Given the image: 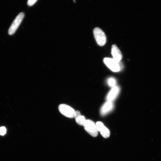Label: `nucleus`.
Segmentation results:
<instances>
[{
  "label": "nucleus",
  "instance_id": "f8f14e48",
  "mask_svg": "<svg viewBox=\"0 0 161 161\" xmlns=\"http://www.w3.org/2000/svg\"><path fill=\"white\" fill-rule=\"evenodd\" d=\"M7 130L4 127H1L0 128V135L1 136H3L6 133Z\"/></svg>",
  "mask_w": 161,
  "mask_h": 161
},
{
  "label": "nucleus",
  "instance_id": "9b49d317",
  "mask_svg": "<svg viewBox=\"0 0 161 161\" xmlns=\"http://www.w3.org/2000/svg\"><path fill=\"white\" fill-rule=\"evenodd\" d=\"M108 84L110 86L114 87L116 86V80L114 78H109L108 80Z\"/></svg>",
  "mask_w": 161,
  "mask_h": 161
},
{
  "label": "nucleus",
  "instance_id": "f03ea898",
  "mask_svg": "<svg viewBox=\"0 0 161 161\" xmlns=\"http://www.w3.org/2000/svg\"><path fill=\"white\" fill-rule=\"evenodd\" d=\"M59 110L64 116L69 118L75 117L76 111L70 106L65 104H60L59 106Z\"/></svg>",
  "mask_w": 161,
  "mask_h": 161
},
{
  "label": "nucleus",
  "instance_id": "6e6552de",
  "mask_svg": "<svg viewBox=\"0 0 161 161\" xmlns=\"http://www.w3.org/2000/svg\"><path fill=\"white\" fill-rule=\"evenodd\" d=\"M114 104L112 102H107L102 106L100 110V114L102 116H105L113 109Z\"/></svg>",
  "mask_w": 161,
  "mask_h": 161
},
{
  "label": "nucleus",
  "instance_id": "20e7f679",
  "mask_svg": "<svg viewBox=\"0 0 161 161\" xmlns=\"http://www.w3.org/2000/svg\"><path fill=\"white\" fill-rule=\"evenodd\" d=\"M25 17V14L23 13H20L18 15L12 23L8 30V34L10 35H14L16 30L19 28Z\"/></svg>",
  "mask_w": 161,
  "mask_h": 161
},
{
  "label": "nucleus",
  "instance_id": "39448f33",
  "mask_svg": "<svg viewBox=\"0 0 161 161\" xmlns=\"http://www.w3.org/2000/svg\"><path fill=\"white\" fill-rule=\"evenodd\" d=\"M84 126L86 131L91 136L93 137L97 136L98 131L97 129L96 124L92 121L86 120Z\"/></svg>",
  "mask_w": 161,
  "mask_h": 161
},
{
  "label": "nucleus",
  "instance_id": "9d476101",
  "mask_svg": "<svg viewBox=\"0 0 161 161\" xmlns=\"http://www.w3.org/2000/svg\"><path fill=\"white\" fill-rule=\"evenodd\" d=\"M100 132L104 138H106L109 137L110 135V131L105 126L102 128Z\"/></svg>",
  "mask_w": 161,
  "mask_h": 161
},
{
  "label": "nucleus",
  "instance_id": "7ed1b4c3",
  "mask_svg": "<svg viewBox=\"0 0 161 161\" xmlns=\"http://www.w3.org/2000/svg\"><path fill=\"white\" fill-rule=\"evenodd\" d=\"M103 61L104 64L112 71L114 72L120 71L121 68L119 62H117L113 58H104Z\"/></svg>",
  "mask_w": 161,
  "mask_h": 161
},
{
  "label": "nucleus",
  "instance_id": "1a4fd4ad",
  "mask_svg": "<svg viewBox=\"0 0 161 161\" xmlns=\"http://www.w3.org/2000/svg\"><path fill=\"white\" fill-rule=\"evenodd\" d=\"M75 118L76 122L77 123V124L80 125H84L86 120L85 117L81 115L79 111H76Z\"/></svg>",
  "mask_w": 161,
  "mask_h": 161
},
{
  "label": "nucleus",
  "instance_id": "0eeeda50",
  "mask_svg": "<svg viewBox=\"0 0 161 161\" xmlns=\"http://www.w3.org/2000/svg\"><path fill=\"white\" fill-rule=\"evenodd\" d=\"M112 55L113 59L116 61L120 62L122 59V52L116 45H114L112 47Z\"/></svg>",
  "mask_w": 161,
  "mask_h": 161
},
{
  "label": "nucleus",
  "instance_id": "ddd939ff",
  "mask_svg": "<svg viewBox=\"0 0 161 161\" xmlns=\"http://www.w3.org/2000/svg\"><path fill=\"white\" fill-rule=\"evenodd\" d=\"M37 0H28L27 4L29 6H32L35 4Z\"/></svg>",
  "mask_w": 161,
  "mask_h": 161
},
{
  "label": "nucleus",
  "instance_id": "f257e3e1",
  "mask_svg": "<svg viewBox=\"0 0 161 161\" xmlns=\"http://www.w3.org/2000/svg\"><path fill=\"white\" fill-rule=\"evenodd\" d=\"M94 37H95L97 43L100 46L105 45L107 38L105 34L102 29L98 27H96L93 30Z\"/></svg>",
  "mask_w": 161,
  "mask_h": 161
},
{
  "label": "nucleus",
  "instance_id": "423d86ee",
  "mask_svg": "<svg viewBox=\"0 0 161 161\" xmlns=\"http://www.w3.org/2000/svg\"><path fill=\"white\" fill-rule=\"evenodd\" d=\"M120 91V88L118 86L113 87L107 96L106 99L108 102H113L117 97Z\"/></svg>",
  "mask_w": 161,
  "mask_h": 161
}]
</instances>
